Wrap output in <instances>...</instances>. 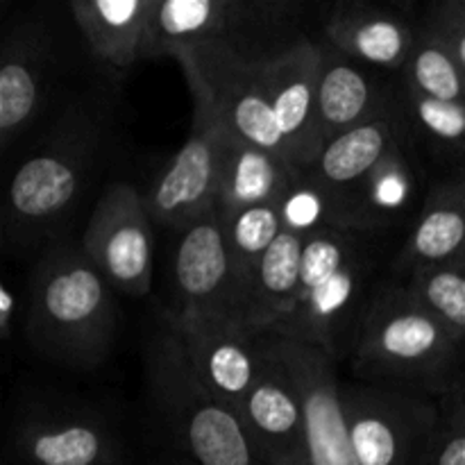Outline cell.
Returning <instances> with one entry per match:
<instances>
[{"instance_id":"obj_1","label":"cell","mask_w":465,"mask_h":465,"mask_svg":"<svg viewBox=\"0 0 465 465\" xmlns=\"http://www.w3.org/2000/svg\"><path fill=\"white\" fill-rule=\"evenodd\" d=\"M359 381L445 398L465 389V345L459 343L400 282L377 284L354 341Z\"/></svg>"},{"instance_id":"obj_2","label":"cell","mask_w":465,"mask_h":465,"mask_svg":"<svg viewBox=\"0 0 465 465\" xmlns=\"http://www.w3.org/2000/svg\"><path fill=\"white\" fill-rule=\"evenodd\" d=\"M116 316L112 284L82 245H54L32 271L27 339L57 366L98 368L112 352Z\"/></svg>"},{"instance_id":"obj_3","label":"cell","mask_w":465,"mask_h":465,"mask_svg":"<svg viewBox=\"0 0 465 465\" xmlns=\"http://www.w3.org/2000/svg\"><path fill=\"white\" fill-rule=\"evenodd\" d=\"M148 391L162 420L198 465H268L239 411L212 393L163 321L145 357Z\"/></svg>"},{"instance_id":"obj_4","label":"cell","mask_w":465,"mask_h":465,"mask_svg":"<svg viewBox=\"0 0 465 465\" xmlns=\"http://www.w3.org/2000/svg\"><path fill=\"white\" fill-rule=\"evenodd\" d=\"M262 57L232 45H209L180 53L177 59L193 95V116L213 118L241 141L291 162L262 80Z\"/></svg>"},{"instance_id":"obj_5","label":"cell","mask_w":465,"mask_h":465,"mask_svg":"<svg viewBox=\"0 0 465 465\" xmlns=\"http://www.w3.org/2000/svg\"><path fill=\"white\" fill-rule=\"evenodd\" d=\"M100 145V123L82 107H71L44 148L18 166L7 193V221L25 232L57 225L77 203Z\"/></svg>"},{"instance_id":"obj_6","label":"cell","mask_w":465,"mask_h":465,"mask_svg":"<svg viewBox=\"0 0 465 465\" xmlns=\"http://www.w3.org/2000/svg\"><path fill=\"white\" fill-rule=\"evenodd\" d=\"M350 440L361 465H416L440 416V398L400 386L341 381Z\"/></svg>"},{"instance_id":"obj_7","label":"cell","mask_w":465,"mask_h":465,"mask_svg":"<svg viewBox=\"0 0 465 465\" xmlns=\"http://www.w3.org/2000/svg\"><path fill=\"white\" fill-rule=\"evenodd\" d=\"M82 250L114 291L130 298L150 293L154 271L153 216L145 195L134 184L114 182L104 189L86 223Z\"/></svg>"},{"instance_id":"obj_8","label":"cell","mask_w":465,"mask_h":465,"mask_svg":"<svg viewBox=\"0 0 465 465\" xmlns=\"http://www.w3.org/2000/svg\"><path fill=\"white\" fill-rule=\"evenodd\" d=\"M372 250L366 243L330 280L307 295H300L272 336L312 345L339 363L345 354H352L359 325L377 289L372 284Z\"/></svg>"},{"instance_id":"obj_9","label":"cell","mask_w":465,"mask_h":465,"mask_svg":"<svg viewBox=\"0 0 465 465\" xmlns=\"http://www.w3.org/2000/svg\"><path fill=\"white\" fill-rule=\"evenodd\" d=\"M177 307L171 312L232 322L239 327L241 286L227 250L225 223L218 207L180 230L173 257Z\"/></svg>"},{"instance_id":"obj_10","label":"cell","mask_w":465,"mask_h":465,"mask_svg":"<svg viewBox=\"0 0 465 465\" xmlns=\"http://www.w3.org/2000/svg\"><path fill=\"white\" fill-rule=\"evenodd\" d=\"M230 130L213 118L193 116V132L180 153L154 177L145 204L159 225L184 230L218 207L223 162Z\"/></svg>"},{"instance_id":"obj_11","label":"cell","mask_w":465,"mask_h":465,"mask_svg":"<svg viewBox=\"0 0 465 465\" xmlns=\"http://www.w3.org/2000/svg\"><path fill=\"white\" fill-rule=\"evenodd\" d=\"M259 66L277 125L289 148L291 163L298 171H309L325 148L318 130L322 45L295 41L286 48L268 53Z\"/></svg>"},{"instance_id":"obj_12","label":"cell","mask_w":465,"mask_h":465,"mask_svg":"<svg viewBox=\"0 0 465 465\" xmlns=\"http://www.w3.org/2000/svg\"><path fill=\"white\" fill-rule=\"evenodd\" d=\"M272 339L302 400L309 463L361 465L350 440L334 359L312 345L295 343L282 336Z\"/></svg>"},{"instance_id":"obj_13","label":"cell","mask_w":465,"mask_h":465,"mask_svg":"<svg viewBox=\"0 0 465 465\" xmlns=\"http://www.w3.org/2000/svg\"><path fill=\"white\" fill-rule=\"evenodd\" d=\"M163 321L180 336L186 357L203 384L239 411L262 372L266 357L263 336L252 339L232 322L171 309H166Z\"/></svg>"},{"instance_id":"obj_14","label":"cell","mask_w":465,"mask_h":465,"mask_svg":"<svg viewBox=\"0 0 465 465\" xmlns=\"http://www.w3.org/2000/svg\"><path fill=\"white\" fill-rule=\"evenodd\" d=\"M263 352L262 372L239 416L268 465H291L307 457L302 400L272 336H263Z\"/></svg>"},{"instance_id":"obj_15","label":"cell","mask_w":465,"mask_h":465,"mask_svg":"<svg viewBox=\"0 0 465 465\" xmlns=\"http://www.w3.org/2000/svg\"><path fill=\"white\" fill-rule=\"evenodd\" d=\"M53 36L41 21H25L14 27L3 44L0 64V148L30 130L41 112L45 77L50 68Z\"/></svg>"},{"instance_id":"obj_16","label":"cell","mask_w":465,"mask_h":465,"mask_svg":"<svg viewBox=\"0 0 465 465\" xmlns=\"http://www.w3.org/2000/svg\"><path fill=\"white\" fill-rule=\"evenodd\" d=\"M262 5L236 0H157L150 21L148 57H177L209 45H232ZM241 50V48H239Z\"/></svg>"},{"instance_id":"obj_17","label":"cell","mask_w":465,"mask_h":465,"mask_svg":"<svg viewBox=\"0 0 465 465\" xmlns=\"http://www.w3.org/2000/svg\"><path fill=\"white\" fill-rule=\"evenodd\" d=\"M398 114L371 66L354 62L334 48H322L318 80V130L322 143L357 127Z\"/></svg>"},{"instance_id":"obj_18","label":"cell","mask_w":465,"mask_h":465,"mask_svg":"<svg viewBox=\"0 0 465 465\" xmlns=\"http://www.w3.org/2000/svg\"><path fill=\"white\" fill-rule=\"evenodd\" d=\"M420 27L398 14L361 3H339L325 21L330 48L354 62L384 71H404Z\"/></svg>"},{"instance_id":"obj_19","label":"cell","mask_w":465,"mask_h":465,"mask_svg":"<svg viewBox=\"0 0 465 465\" xmlns=\"http://www.w3.org/2000/svg\"><path fill=\"white\" fill-rule=\"evenodd\" d=\"M420 191V175L409 143L402 139L391 145L371 175L341 207L343 230L380 234L409 216Z\"/></svg>"},{"instance_id":"obj_20","label":"cell","mask_w":465,"mask_h":465,"mask_svg":"<svg viewBox=\"0 0 465 465\" xmlns=\"http://www.w3.org/2000/svg\"><path fill=\"white\" fill-rule=\"evenodd\" d=\"M465 262V173L427 191L395 272L400 280L440 263Z\"/></svg>"},{"instance_id":"obj_21","label":"cell","mask_w":465,"mask_h":465,"mask_svg":"<svg viewBox=\"0 0 465 465\" xmlns=\"http://www.w3.org/2000/svg\"><path fill=\"white\" fill-rule=\"evenodd\" d=\"M157 0H73L68 5L95 62L125 71L148 57L150 21Z\"/></svg>"},{"instance_id":"obj_22","label":"cell","mask_w":465,"mask_h":465,"mask_svg":"<svg viewBox=\"0 0 465 465\" xmlns=\"http://www.w3.org/2000/svg\"><path fill=\"white\" fill-rule=\"evenodd\" d=\"M304 236L282 230L263 254L245 291L239 313V330L245 336H268L286 321L300 291Z\"/></svg>"},{"instance_id":"obj_23","label":"cell","mask_w":465,"mask_h":465,"mask_svg":"<svg viewBox=\"0 0 465 465\" xmlns=\"http://www.w3.org/2000/svg\"><path fill=\"white\" fill-rule=\"evenodd\" d=\"M27 465H118L116 439L100 422L77 416L35 418L16 431Z\"/></svg>"},{"instance_id":"obj_24","label":"cell","mask_w":465,"mask_h":465,"mask_svg":"<svg viewBox=\"0 0 465 465\" xmlns=\"http://www.w3.org/2000/svg\"><path fill=\"white\" fill-rule=\"evenodd\" d=\"M402 127L404 123L400 114H391L380 121L357 127L348 134L336 136L322 148L321 157L307 171L334 198L339 225L343 203L361 186V182L371 175L372 168L384 159L391 145L402 139ZM341 230H343V225H341Z\"/></svg>"},{"instance_id":"obj_25","label":"cell","mask_w":465,"mask_h":465,"mask_svg":"<svg viewBox=\"0 0 465 465\" xmlns=\"http://www.w3.org/2000/svg\"><path fill=\"white\" fill-rule=\"evenodd\" d=\"M298 168L280 154L250 145L230 132L223 162L218 209L239 212V209L277 204L300 177Z\"/></svg>"},{"instance_id":"obj_26","label":"cell","mask_w":465,"mask_h":465,"mask_svg":"<svg viewBox=\"0 0 465 465\" xmlns=\"http://www.w3.org/2000/svg\"><path fill=\"white\" fill-rule=\"evenodd\" d=\"M407 94L440 103L465 104V75L459 59L434 30L422 23L409 62L404 66Z\"/></svg>"},{"instance_id":"obj_27","label":"cell","mask_w":465,"mask_h":465,"mask_svg":"<svg viewBox=\"0 0 465 465\" xmlns=\"http://www.w3.org/2000/svg\"><path fill=\"white\" fill-rule=\"evenodd\" d=\"M221 216L225 223L227 250H230L232 266H234L236 280H239L241 304H243L245 291H248L254 271L262 263L263 254L282 234L280 207L259 204V207L239 209V212H221Z\"/></svg>"},{"instance_id":"obj_28","label":"cell","mask_w":465,"mask_h":465,"mask_svg":"<svg viewBox=\"0 0 465 465\" xmlns=\"http://www.w3.org/2000/svg\"><path fill=\"white\" fill-rule=\"evenodd\" d=\"M398 282L465 345V262L422 268Z\"/></svg>"},{"instance_id":"obj_29","label":"cell","mask_w":465,"mask_h":465,"mask_svg":"<svg viewBox=\"0 0 465 465\" xmlns=\"http://www.w3.org/2000/svg\"><path fill=\"white\" fill-rule=\"evenodd\" d=\"M282 218V230L298 236H312L321 230L339 225L334 198L309 175L307 171L300 173L298 180L289 186L282 200L277 203Z\"/></svg>"},{"instance_id":"obj_30","label":"cell","mask_w":465,"mask_h":465,"mask_svg":"<svg viewBox=\"0 0 465 465\" xmlns=\"http://www.w3.org/2000/svg\"><path fill=\"white\" fill-rule=\"evenodd\" d=\"M407 98L409 114L427 141H431L440 153L465 162V104L440 103L413 94H407Z\"/></svg>"},{"instance_id":"obj_31","label":"cell","mask_w":465,"mask_h":465,"mask_svg":"<svg viewBox=\"0 0 465 465\" xmlns=\"http://www.w3.org/2000/svg\"><path fill=\"white\" fill-rule=\"evenodd\" d=\"M416 465H465V389L440 398V416Z\"/></svg>"},{"instance_id":"obj_32","label":"cell","mask_w":465,"mask_h":465,"mask_svg":"<svg viewBox=\"0 0 465 465\" xmlns=\"http://www.w3.org/2000/svg\"><path fill=\"white\" fill-rule=\"evenodd\" d=\"M425 25L448 44L465 75V0H443L431 5Z\"/></svg>"},{"instance_id":"obj_33","label":"cell","mask_w":465,"mask_h":465,"mask_svg":"<svg viewBox=\"0 0 465 465\" xmlns=\"http://www.w3.org/2000/svg\"><path fill=\"white\" fill-rule=\"evenodd\" d=\"M14 307H16V298H14L12 289L5 284L0 289V334H3L5 341H9V336H12Z\"/></svg>"},{"instance_id":"obj_34","label":"cell","mask_w":465,"mask_h":465,"mask_svg":"<svg viewBox=\"0 0 465 465\" xmlns=\"http://www.w3.org/2000/svg\"><path fill=\"white\" fill-rule=\"evenodd\" d=\"M291 465H312V463H309V457H304V459H300V461H295V463H291Z\"/></svg>"}]
</instances>
